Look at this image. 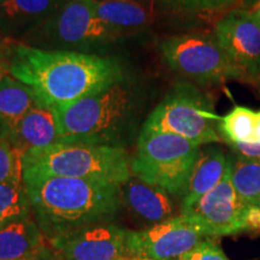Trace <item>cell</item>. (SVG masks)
Wrapping results in <instances>:
<instances>
[{
	"mask_svg": "<svg viewBox=\"0 0 260 260\" xmlns=\"http://www.w3.org/2000/svg\"><path fill=\"white\" fill-rule=\"evenodd\" d=\"M9 75L32 90L39 105L58 109L124 79L112 57L73 51H47L16 42L8 58Z\"/></svg>",
	"mask_w": 260,
	"mask_h": 260,
	"instance_id": "6da1fadb",
	"label": "cell"
},
{
	"mask_svg": "<svg viewBox=\"0 0 260 260\" xmlns=\"http://www.w3.org/2000/svg\"><path fill=\"white\" fill-rule=\"evenodd\" d=\"M30 213L48 242L99 224L115 222L121 186L67 177L23 180Z\"/></svg>",
	"mask_w": 260,
	"mask_h": 260,
	"instance_id": "7a4b0ae2",
	"label": "cell"
},
{
	"mask_svg": "<svg viewBox=\"0 0 260 260\" xmlns=\"http://www.w3.org/2000/svg\"><path fill=\"white\" fill-rule=\"evenodd\" d=\"M56 111L60 142H86L124 148L134 134L140 93L124 79Z\"/></svg>",
	"mask_w": 260,
	"mask_h": 260,
	"instance_id": "3957f363",
	"label": "cell"
},
{
	"mask_svg": "<svg viewBox=\"0 0 260 260\" xmlns=\"http://www.w3.org/2000/svg\"><path fill=\"white\" fill-rule=\"evenodd\" d=\"M22 168L23 180L67 177L122 186L133 176L125 148L86 142H57L30 149L23 154Z\"/></svg>",
	"mask_w": 260,
	"mask_h": 260,
	"instance_id": "277c9868",
	"label": "cell"
},
{
	"mask_svg": "<svg viewBox=\"0 0 260 260\" xmlns=\"http://www.w3.org/2000/svg\"><path fill=\"white\" fill-rule=\"evenodd\" d=\"M200 148L175 134L140 132L130 157L132 175L162 188L172 197L183 198Z\"/></svg>",
	"mask_w": 260,
	"mask_h": 260,
	"instance_id": "5b68a950",
	"label": "cell"
},
{
	"mask_svg": "<svg viewBox=\"0 0 260 260\" xmlns=\"http://www.w3.org/2000/svg\"><path fill=\"white\" fill-rule=\"evenodd\" d=\"M96 0H68L21 44L47 51L95 54L124 34L104 24L96 16Z\"/></svg>",
	"mask_w": 260,
	"mask_h": 260,
	"instance_id": "8992f818",
	"label": "cell"
},
{
	"mask_svg": "<svg viewBox=\"0 0 260 260\" xmlns=\"http://www.w3.org/2000/svg\"><path fill=\"white\" fill-rule=\"evenodd\" d=\"M207 94L193 83L175 84L149 113L141 132L175 134L198 146L220 141L218 122Z\"/></svg>",
	"mask_w": 260,
	"mask_h": 260,
	"instance_id": "52a82bcc",
	"label": "cell"
},
{
	"mask_svg": "<svg viewBox=\"0 0 260 260\" xmlns=\"http://www.w3.org/2000/svg\"><path fill=\"white\" fill-rule=\"evenodd\" d=\"M169 68L199 84L241 81L213 34L190 32L169 37L160 44Z\"/></svg>",
	"mask_w": 260,
	"mask_h": 260,
	"instance_id": "ba28073f",
	"label": "cell"
},
{
	"mask_svg": "<svg viewBox=\"0 0 260 260\" xmlns=\"http://www.w3.org/2000/svg\"><path fill=\"white\" fill-rule=\"evenodd\" d=\"M205 239L204 230L180 213L151 228L129 230L128 248L133 260H176Z\"/></svg>",
	"mask_w": 260,
	"mask_h": 260,
	"instance_id": "9c48e42d",
	"label": "cell"
},
{
	"mask_svg": "<svg viewBox=\"0 0 260 260\" xmlns=\"http://www.w3.org/2000/svg\"><path fill=\"white\" fill-rule=\"evenodd\" d=\"M213 35L225 51L241 82L260 90V27L249 11L233 10L217 22Z\"/></svg>",
	"mask_w": 260,
	"mask_h": 260,
	"instance_id": "30bf717a",
	"label": "cell"
},
{
	"mask_svg": "<svg viewBox=\"0 0 260 260\" xmlns=\"http://www.w3.org/2000/svg\"><path fill=\"white\" fill-rule=\"evenodd\" d=\"M229 158V154H228ZM248 207L240 200L232 183V164L218 186L205 194L183 212L199 225L207 237H218L246 232Z\"/></svg>",
	"mask_w": 260,
	"mask_h": 260,
	"instance_id": "8fae6325",
	"label": "cell"
},
{
	"mask_svg": "<svg viewBox=\"0 0 260 260\" xmlns=\"http://www.w3.org/2000/svg\"><path fill=\"white\" fill-rule=\"evenodd\" d=\"M128 234L129 230L111 222L59 237L50 245L58 260H133Z\"/></svg>",
	"mask_w": 260,
	"mask_h": 260,
	"instance_id": "7c38bea8",
	"label": "cell"
},
{
	"mask_svg": "<svg viewBox=\"0 0 260 260\" xmlns=\"http://www.w3.org/2000/svg\"><path fill=\"white\" fill-rule=\"evenodd\" d=\"M121 203L142 229L177 216L176 205L170 193L134 176L121 186Z\"/></svg>",
	"mask_w": 260,
	"mask_h": 260,
	"instance_id": "4fadbf2b",
	"label": "cell"
},
{
	"mask_svg": "<svg viewBox=\"0 0 260 260\" xmlns=\"http://www.w3.org/2000/svg\"><path fill=\"white\" fill-rule=\"evenodd\" d=\"M0 260H58L31 214L0 228Z\"/></svg>",
	"mask_w": 260,
	"mask_h": 260,
	"instance_id": "5bb4252c",
	"label": "cell"
},
{
	"mask_svg": "<svg viewBox=\"0 0 260 260\" xmlns=\"http://www.w3.org/2000/svg\"><path fill=\"white\" fill-rule=\"evenodd\" d=\"M68 0H3L0 29L12 40L22 42L45 23Z\"/></svg>",
	"mask_w": 260,
	"mask_h": 260,
	"instance_id": "9a60e30c",
	"label": "cell"
},
{
	"mask_svg": "<svg viewBox=\"0 0 260 260\" xmlns=\"http://www.w3.org/2000/svg\"><path fill=\"white\" fill-rule=\"evenodd\" d=\"M5 141L22 154L30 149L44 148L60 142L56 111L42 105L32 107Z\"/></svg>",
	"mask_w": 260,
	"mask_h": 260,
	"instance_id": "2e32d148",
	"label": "cell"
},
{
	"mask_svg": "<svg viewBox=\"0 0 260 260\" xmlns=\"http://www.w3.org/2000/svg\"><path fill=\"white\" fill-rule=\"evenodd\" d=\"M229 158L223 149L214 146L200 148L181 204V213L186 212L205 194L218 186L225 175Z\"/></svg>",
	"mask_w": 260,
	"mask_h": 260,
	"instance_id": "e0dca14e",
	"label": "cell"
},
{
	"mask_svg": "<svg viewBox=\"0 0 260 260\" xmlns=\"http://www.w3.org/2000/svg\"><path fill=\"white\" fill-rule=\"evenodd\" d=\"M95 11L104 24L124 35L153 21V11L146 0H96Z\"/></svg>",
	"mask_w": 260,
	"mask_h": 260,
	"instance_id": "ac0fdd59",
	"label": "cell"
},
{
	"mask_svg": "<svg viewBox=\"0 0 260 260\" xmlns=\"http://www.w3.org/2000/svg\"><path fill=\"white\" fill-rule=\"evenodd\" d=\"M39 105L32 90L11 75L0 81V139L6 140L32 107Z\"/></svg>",
	"mask_w": 260,
	"mask_h": 260,
	"instance_id": "d6986e66",
	"label": "cell"
},
{
	"mask_svg": "<svg viewBox=\"0 0 260 260\" xmlns=\"http://www.w3.org/2000/svg\"><path fill=\"white\" fill-rule=\"evenodd\" d=\"M232 183L247 207H260V160L229 154Z\"/></svg>",
	"mask_w": 260,
	"mask_h": 260,
	"instance_id": "ffe728a7",
	"label": "cell"
},
{
	"mask_svg": "<svg viewBox=\"0 0 260 260\" xmlns=\"http://www.w3.org/2000/svg\"><path fill=\"white\" fill-rule=\"evenodd\" d=\"M256 111L245 106H235L218 122V133L228 145L254 142Z\"/></svg>",
	"mask_w": 260,
	"mask_h": 260,
	"instance_id": "44dd1931",
	"label": "cell"
},
{
	"mask_svg": "<svg viewBox=\"0 0 260 260\" xmlns=\"http://www.w3.org/2000/svg\"><path fill=\"white\" fill-rule=\"evenodd\" d=\"M29 214L30 206L23 182L0 184V228Z\"/></svg>",
	"mask_w": 260,
	"mask_h": 260,
	"instance_id": "7402d4cb",
	"label": "cell"
},
{
	"mask_svg": "<svg viewBox=\"0 0 260 260\" xmlns=\"http://www.w3.org/2000/svg\"><path fill=\"white\" fill-rule=\"evenodd\" d=\"M23 154L5 140L0 139V184L23 182Z\"/></svg>",
	"mask_w": 260,
	"mask_h": 260,
	"instance_id": "603a6c76",
	"label": "cell"
},
{
	"mask_svg": "<svg viewBox=\"0 0 260 260\" xmlns=\"http://www.w3.org/2000/svg\"><path fill=\"white\" fill-rule=\"evenodd\" d=\"M171 10L186 14H216L233 8V0H162Z\"/></svg>",
	"mask_w": 260,
	"mask_h": 260,
	"instance_id": "cb8c5ba5",
	"label": "cell"
},
{
	"mask_svg": "<svg viewBox=\"0 0 260 260\" xmlns=\"http://www.w3.org/2000/svg\"><path fill=\"white\" fill-rule=\"evenodd\" d=\"M176 260H230L213 240L207 237Z\"/></svg>",
	"mask_w": 260,
	"mask_h": 260,
	"instance_id": "d4e9b609",
	"label": "cell"
},
{
	"mask_svg": "<svg viewBox=\"0 0 260 260\" xmlns=\"http://www.w3.org/2000/svg\"><path fill=\"white\" fill-rule=\"evenodd\" d=\"M233 153L248 159L260 160V144H236L230 146Z\"/></svg>",
	"mask_w": 260,
	"mask_h": 260,
	"instance_id": "484cf974",
	"label": "cell"
},
{
	"mask_svg": "<svg viewBox=\"0 0 260 260\" xmlns=\"http://www.w3.org/2000/svg\"><path fill=\"white\" fill-rule=\"evenodd\" d=\"M246 230L260 232V207H248L246 213Z\"/></svg>",
	"mask_w": 260,
	"mask_h": 260,
	"instance_id": "4316f807",
	"label": "cell"
},
{
	"mask_svg": "<svg viewBox=\"0 0 260 260\" xmlns=\"http://www.w3.org/2000/svg\"><path fill=\"white\" fill-rule=\"evenodd\" d=\"M17 41L10 39L4 31L0 29V58H8L10 51Z\"/></svg>",
	"mask_w": 260,
	"mask_h": 260,
	"instance_id": "83f0119b",
	"label": "cell"
},
{
	"mask_svg": "<svg viewBox=\"0 0 260 260\" xmlns=\"http://www.w3.org/2000/svg\"><path fill=\"white\" fill-rule=\"evenodd\" d=\"M253 144H260V110L256 111L255 128H254V142Z\"/></svg>",
	"mask_w": 260,
	"mask_h": 260,
	"instance_id": "f1b7e54d",
	"label": "cell"
},
{
	"mask_svg": "<svg viewBox=\"0 0 260 260\" xmlns=\"http://www.w3.org/2000/svg\"><path fill=\"white\" fill-rule=\"evenodd\" d=\"M8 74H9L8 60H6L5 58H0V81L4 79Z\"/></svg>",
	"mask_w": 260,
	"mask_h": 260,
	"instance_id": "f546056e",
	"label": "cell"
},
{
	"mask_svg": "<svg viewBox=\"0 0 260 260\" xmlns=\"http://www.w3.org/2000/svg\"><path fill=\"white\" fill-rule=\"evenodd\" d=\"M249 12H251V15L253 16V18L255 19V22L259 24V27H260V2L255 5V8L253 9V10H251V11H249Z\"/></svg>",
	"mask_w": 260,
	"mask_h": 260,
	"instance_id": "4dcf8cb0",
	"label": "cell"
},
{
	"mask_svg": "<svg viewBox=\"0 0 260 260\" xmlns=\"http://www.w3.org/2000/svg\"><path fill=\"white\" fill-rule=\"evenodd\" d=\"M239 2H240V0H233L234 5H236V4H237V3H239Z\"/></svg>",
	"mask_w": 260,
	"mask_h": 260,
	"instance_id": "1f68e13d",
	"label": "cell"
},
{
	"mask_svg": "<svg viewBox=\"0 0 260 260\" xmlns=\"http://www.w3.org/2000/svg\"><path fill=\"white\" fill-rule=\"evenodd\" d=\"M136 260H145V259H136Z\"/></svg>",
	"mask_w": 260,
	"mask_h": 260,
	"instance_id": "d6a6232c",
	"label": "cell"
},
{
	"mask_svg": "<svg viewBox=\"0 0 260 260\" xmlns=\"http://www.w3.org/2000/svg\"><path fill=\"white\" fill-rule=\"evenodd\" d=\"M3 2V0H0V3H2Z\"/></svg>",
	"mask_w": 260,
	"mask_h": 260,
	"instance_id": "836d02e7",
	"label": "cell"
}]
</instances>
